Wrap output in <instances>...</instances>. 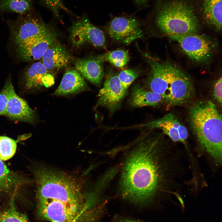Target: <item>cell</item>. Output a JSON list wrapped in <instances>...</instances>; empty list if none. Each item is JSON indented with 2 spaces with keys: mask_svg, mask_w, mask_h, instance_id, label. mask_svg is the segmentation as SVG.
<instances>
[{
  "mask_svg": "<svg viewBox=\"0 0 222 222\" xmlns=\"http://www.w3.org/2000/svg\"><path fill=\"white\" fill-rule=\"evenodd\" d=\"M164 102V99L161 95L138 84L134 86L129 100V105L134 108L156 107Z\"/></svg>",
  "mask_w": 222,
  "mask_h": 222,
  "instance_id": "cell-20",
  "label": "cell"
},
{
  "mask_svg": "<svg viewBox=\"0 0 222 222\" xmlns=\"http://www.w3.org/2000/svg\"><path fill=\"white\" fill-rule=\"evenodd\" d=\"M11 26L13 39L17 45L52 28L31 11L21 15Z\"/></svg>",
  "mask_w": 222,
  "mask_h": 222,
  "instance_id": "cell-11",
  "label": "cell"
},
{
  "mask_svg": "<svg viewBox=\"0 0 222 222\" xmlns=\"http://www.w3.org/2000/svg\"><path fill=\"white\" fill-rule=\"evenodd\" d=\"M70 32V39L76 47L88 43L95 47H105L106 39L104 33L86 17H82L74 22Z\"/></svg>",
  "mask_w": 222,
  "mask_h": 222,
  "instance_id": "cell-9",
  "label": "cell"
},
{
  "mask_svg": "<svg viewBox=\"0 0 222 222\" xmlns=\"http://www.w3.org/2000/svg\"><path fill=\"white\" fill-rule=\"evenodd\" d=\"M8 97L4 115L10 119L35 123L37 120L35 111L30 108L27 102L15 93L10 79L6 81Z\"/></svg>",
  "mask_w": 222,
  "mask_h": 222,
  "instance_id": "cell-13",
  "label": "cell"
},
{
  "mask_svg": "<svg viewBox=\"0 0 222 222\" xmlns=\"http://www.w3.org/2000/svg\"><path fill=\"white\" fill-rule=\"evenodd\" d=\"M189 121L200 149L221 166L222 158V115L208 100L198 101L190 107Z\"/></svg>",
  "mask_w": 222,
  "mask_h": 222,
  "instance_id": "cell-3",
  "label": "cell"
},
{
  "mask_svg": "<svg viewBox=\"0 0 222 222\" xmlns=\"http://www.w3.org/2000/svg\"><path fill=\"white\" fill-rule=\"evenodd\" d=\"M203 14L207 23L217 31L222 28V0H203Z\"/></svg>",
  "mask_w": 222,
  "mask_h": 222,
  "instance_id": "cell-21",
  "label": "cell"
},
{
  "mask_svg": "<svg viewBox=\"0 0 222 222\" xmlns=\"http://www.w3.org/2000/svg\"><path fill=\"white\" fill-rule=\"evenodd\" d=\"M108 35L113 41L129 45L143 36L139 21L131 16H121L112 18L106 27Z\"/></svg>",
  "mask_w": 222,
  "mask_h": 222,
  "instance_id": "cell-8",
  "label": "cell"
},
{
  "mask_svg": "<svg viewBox=\"0 0 222 222\" xmlns=\"http://www.w3.org/2000/svg\"><path fill=\"white\" fill-rule=\"evenodd\" d=\"M74 64L84 78L97 86H100L104 76L103 63L96 56L76 59Z\"/></svg>",
  "mask_w": 222,
  "mask_h": 222,
  "instance_id": "cell-18",
  "label": "cell"
},
{
  "mask_svg": "<svg viewBox=\"0 0 222 222\" xmlns=\"http://www.w3.org/2000/svg\"><path fill=\"white\" fill-rule=\"evenodd\" d=\"M25 183L26 180L11 170L0 159V196L10 195L15 198Z\"/></svg>",
  "mask_w": 222,
  "mask_h": 222,
  "instance_id": "cell-19",
  "label": "cell"
},
{
  "mask_svg": "<svg viewBox=\"0 0 222 222\" xmlns=\"http://www.w3.org/2000/svg\"><path fill=\"white\" fill-rule=\"evenodd\" d=\"M222 77H220L215 81L212 91V96L214 99L221 105L222 99Z\"/></svg>",
  "mask_w": 222,
  "mask_h": 222,
  "instance_id": "cell-28",
  "label": "cell"
},
{
  "mask_svg": "<svg viewBox=\"0 0 222 222\" xmlns=\"http://www.w3.org/2000/svg\"><path fill=\"white\" fill-rule=\"evenodd\" d=\"M55 32L51 28L17 45L16 50L18 56L22 60L27 62L41 59L46 50L57 39Z\"/></svg>",
  "mask_w": 222,
  "mask_h": 222,
  "instance_id": "cell-12",
  "label": "cell"
},
{
  "mask_svg": "<svg viewBox=\"0 0 222 222\" xmlns=\"http://www.w3.org/2000/svg\"><path fill=\"white\" fill-rule=\"evenodd\" d=\"M39 215L51 222H101L97 212L86 213L61 202L50 199L37 201Z\"/></svg>",
  "mask_w": 222,
  "mask_h": 222,
  "instance_id": "cell-6",
  "label": "cell"
},
{
  "mask_svg": "<svg viewBox=\"0 0 222 222\" xmlns=\"http://www.w3.org/2000/svg\"><path fill=\"white\" fill-rule=\"evenodd\" d=\"M89 90L88 85L79 72L75 68L67 69L57 88L52 95L66 96Z\"/></svg>",
  "mask_w": 222,
  "mask_h": 222,
  "instance_id": "cell-17",
  "label": "cell"
},
{
  "mask_svg": "<svg viewBox=\"0 0 222 222\" xmlns=\"http://www.w3.org/2000/svg\"><path fill=\"white\" fill-rule=\"evenodd\" d=\"M139 72L136 69H130L124 70L118 74V77L123 88L126 91L138 77Z\"/></svg>",
  "mask_w": 222,
  "mask_h": 222,
  "instance_id": "cell-26",
  "label": "cell"
},
{
  "mask_svg": "<svg viewBox=\"0 0 222 222\" xmlns=\"http://www.w3.org/2000/svg\"><path fill=\"white\" fill-rule=\"evenodd\" d=\"M37 201L50 199L61 202L76 209L84 205L80 183L75 178L61 172L45 167L35 169Z\"/></svg>",
  "mask_w": 222,
  "mask_h": 222,
  "instance_id": "cell-4",
  "label": "cell"
},
{
  "mask_svg": "<svg viewBox=\"0 0 222 222\" xmlns=\"http://www.w3.org/2000/svg\"><path fill=\"white\" fill-rule=\"evenodd\" d=\"M25 86L31 89L44 86L49 87L54 83L53 74L49 72L42 62H36L28 67L24 74Z\"/></svg>",
  "mask_w": 222,
  "mask_h": 222,
  "instance_id": "cell-16",
  "label": "cell"
},
{
  "mask_svg": "<svg viewBox=\"0 0 222 222\" xmlns=\"http://www.w3.org/2000/svg\"><path fill=\"white\" fill-rule=\"evenodd\" d=\"M127 91L122 87L118 74L111 72L108 75L103 87L98 95V99L94 109L101 106L113 114L121 107Z\"/></svg>",
  "mask_w": 222,
  "mask_h": 222,
  "instance_id": "cell-10",
  "label": "cell"
},
{
  "mask_svg": "<svg viewBox=\"0 0 222 222\" xmlns=\"http://www.w3.org/2000/svg\"><path fill=\"white\" fill-rule=\"evenodd\" d=\"M32 6V0H0V11L23 15L31 11Z\"/></svg>",
  "mask_w": 222,
  "mask_h": 222,
  "instance_id": "cell-22",
  "label": "cell"
},
{
  "mask_svg": "<svg viewBox=\"0 0 222 222\" xmlns=\"http://www.w3.org/2000/svg\"><path fill=\"white\" fill-rule=\"evenodd\" d=\"M125 147L117 174L121 198L144 206L181 195L188 169L181 150L161 135L149 134Z\"/></svg>",
  "mask_w": 222,
  "mask_h": 222,
  "instance_id": "cell-1",
  "label": "cell"
},
{
  "mask_svg": "<svg viewBox=\"0 0 222 222\" xmlns=\"http://www.w3.org/2000/svg\"><path fill=\"white\" fill-rule=\"evenodd\" d=\"M138 5H146L147 3L148 0H133Z\"/></svg>",
  "mask_w": 222,
  "mask_h": 222,
  "instance_id": "cell-31",
  "label": "cell"
},
{
  "mask_svg": "<svg viewBox=\"0 0 222 222\" xmlns=\"http://www.w3.org/2000/svg\"><path fill=\"white\" fill-rule=\"evenodd\" d=\"M49 9L55 16L60 17V10H63L72 14V12L64 5L62 0H40Z\"/></svg>",
  "mask_w": 222,
  "mask_h": 222,
  "instance_id": "cell-27",
  "label": "cell"
},
{
  "mask_svg": "<svg viewBox=\"0 0 222 222\" xmlns=\"http://www.w3.org/2000/svg\"><path fill=\"white\" fill-rule=\"evenodd\" d=\"M8 97V87L6 83L0 92V115H4Z\"/></svg>",
  "mask_w": 222,
  "mask_h": 222,
  "instance_id": "cell-29",
  "label": "cell"
},
{
  "mask_svg": "<svg viewBox=\"0 0 222 222\" xmlns=\"http://www.w3.org/2000/svg\"><path fill=\"white\" fill-rule=\"evenodd\" d=\"M150 71L143 86L161 95L168 107L188 102L195 94L190 78L175 64L145 55Z\"/></svg>",
  "mask_w": 222,
  "mask_h": 222,
  "instance_id": "cell-2",
  "label": "cell"
},
{
  "mask_svg": "<svg viewBox=\"0 0 222 222\" xmlns=\"http://www.w3.org/2000/svg\"><path fill=\"white\" fill-rule=\"evenodd\" d=\"M41 59L44 66L53 74L67 66L71 58L67 49L56 39L46 50Z\"/></svg>",
  "mask_w": 222,
  "mask_h": 222,
  "instance_id": "cell-15",
  "label": "cell"
},
{
  "mask_svg": "<svg viewBox=\"0 0 222 222\" xmlns=\"http://www.w3.org/2000/svg\"><path fill=\"white\" fill-rule=\"evenodd\" d=\"M145 126L150 129H160L172 141L181 142L187 146L188 131L173 113H168L147 123Z\"/></svg>",
  "mask_w": 222,
  "mask_h": 222,
  "instance_id": "cell-14",
  "label": "cell"
},
{
  "mask_svg": "<svg viewBox=\"0 0 222 222\" xmlns=\"http://www.w3.org/2000/svg\"><path fill=\"white\" fill-rule=\"evenodd\" d=\"M168 37L178 43L187 56L197 62L207 61L212 55L216 47L215 42L210 38L196 33Z\"/></svg>",
  "mask_w": 222,
  "mask_h": 222,
  "instance_id": "cell-7",
  "label": "cell"
},
{
  "mask_svg": "<svg viewBox=\"0 0 222 222\" xmlns=\"http://www.w3.org/2000/svg\"><path fill=\"white\" fill-rule=\"evenodd\" d=\"M112 222H142L141 221L123 217L120 216H116L113 220Z\"/></svg>",
  "mask_w": 222,
  "mask_h": 222,
  "instance_id": "cell-30",
  "label": "cell"
},
{
  "mask_svg": "<svg viewBox=\"0 0 222 222\" xmlns=\"http://www.w3.org/2000/svg\"><path fill=\"white\" fill-rule=\"evenodd\" d=\"M14 200L11 199L7 207L0 210V222H31L17 210Z\"/></svg>",
  "mask_w": 222,
  "mask_h": 222,
  "instance_id": "cell-24",
  "label": "cell"
},
{
  "mask_svg": "<svg viewBox=\"0 0 222 222\" xmlns=\"http://www.w3.org/2000/svg\"><path fill=\"white\" fill-rule=\"evenodd\" d=\"M155 23L159 29L168 36L195 33L199 27L192 8L179 1L162 5L158 10Z\"/></svg>",
  "mask_w": 222,
  "mask_h": 222,
  "instance_id": "cell-5",
  "label": "cell"
},
{
  "mask_svg": "<svg viewBox=\"0 0 222 222\" xmlns=\"http://www.w3.org/2000/svg\"><path fill=\"white\" fill-rule=\"evenodd\" d=\"M96 57L102 63L108 62L114 66L121 68L124 67L129 60L128 51L121 49L108 51Z\"/></svg>",
  "mask_w": 222,
  "mask_h": 222,
  "instance_id": "cell-23",
  "label": "cell"
},
{
  "mask_svg": "<svg viewBox=\"0 0 222 222\" xmlns=\"http://www.w3.org/2000/svg\"><path fill=\"white\" fill-rule=\"evenodd\" d=\"M17 148V143L14 140L9 137L0 136V159L6 161L14 154Z\"/></svg>",
  "mask_w": 222,
  "mask_h": 222,
  "instance_id": "cell-25",
  "label": "cell"
}]
</instances>
